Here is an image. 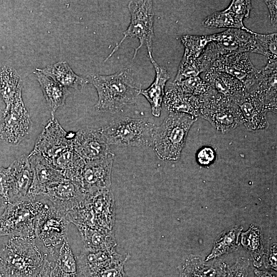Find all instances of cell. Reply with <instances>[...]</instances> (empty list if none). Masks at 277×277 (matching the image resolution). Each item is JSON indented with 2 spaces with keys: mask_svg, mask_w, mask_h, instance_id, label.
Masks as SVG:
<instances>
[{
  "mask_svg": "<svg viewBox=\"0 0 277 277\" xmlns=\"http://www.w3.org/2000/svg\"><path fill=\"white\" fill-rule=\"evenodd\" d=\"M228 268L224 262H207L199 256L190 254L180 264L179 277H225Z\"/></svg>",
  "mask_w": 277,
  "mask_h": 277,
  "instance_id": "obj_22",
  "label": "cell"
},
{
  "mask_svg": "<svg viewBox=\"0 0 277 277\" xmlns=\"http://www.w3.org/2000/svg\"><path fill=\"white\" fill-rule=\"evenodd\" d=\"M84 248L93 250L115 249L117 243L112 230L89 227H77Z\"/></svg>",
  "mask_w": 277,
  "mask_h": 277,
  "instance_id": "obj_29",
  "label": "cell"
},
{
  "mask_svg": "<svg viewBox=\"0 0 277 277\" xmlns=\"http://www.w3.org/2000/svg\"><path fill=\"white\" fill-rule=\"evenodd\" d=\"M242 229V226H233L222 232L215 240L212 251L205 261L236 250L240 245L239 236Z\"/></svg>",
  "mask_w": 277,
  "mask_h": 277,
  "instance_id": "obj_32",
  "label": "cell"
},
{
  "mask_svg": "<svg viewBox=\"0 0 277 277\" xmlns=\"http://www.w3.org/2000/svg\"><path fill=\"white\" fill-rule=\"evenodd\" d=\"M42 196L49 200L54 207L66 215L81 206L88 195L77 183L64 179L49 186Z\"/></svg>",
  "mask_w": 277,
  "mask_h": 277,
  "instance_id": "obj_14",
  "label": "cell"
},
{
  "mask_svg": "<svg viewBox=\"0 0 277 277\" xmlns=\"http://www.w3.org/2000/svg\"><path fill=\"white\" fill-rule=\"evenodd\" d=\"M36 240L11 236L0 252L3 277H45L49 255L41 250Z\"/></svg>",
  "mask_w": 277,
  "mask_h": 277,
  "instance_id": "obj_1",
  "label": "cell"
},
{
  "mask_svg": "<svg viewBox=\"0 0 277 277\" xmlns=\"http://www.w3.org/2000/svg\"><path fill=\"white\" fill-rule=\"evenodd\" d=\"M181 41L184 46V53L181 62H185L199 57L208 44L212 42L210 35H185Z\"/></svg>",
  "mask_w": 277,
  "mask_h": 277,
  "instance_id": "obj_34",
  "label": "cell"
},
{
  "mask_svg": "<svg viewBox=\"0 0 277 277\" xmlns=\"http://www.w3.org/2000/svg\"><path fill=\"white\" fill-rule=\"evenodd\" d=\"M75 132H67L55 118H51L37 137L33 150L50 164L55 159L73 147Z\"/></svg>",
  "mask_w": 277,
  "mask_h": 277,
  "instance_id": "obj_10",
  "label": "cell"
},
{
  "mask_svg": "<svg viewBox=\"0 0 277 277\" xmlns=\"http://www.w3.org/2000/svg\"><path fill=\"white\" fill-rule=\"evenodd\" d=\"M204 78L217 93L231 98L247 91L242 82L225 72L209 69Z\"/></svg>",
  "mask_w": 277,
  "mask_h": 277,
  "instance_id": "obj_27",
  "label": "cell"
},
{
  "mask_svg": "<svg viewBox=\"0 0 277 277\" xmlns=\"http://www.w3.org/2000/svg\"><path fill=\"white\" fill-rule=\"evenodd\" d=\"M232 99L240 108L243 116V124L247 130L255 131L269 126L266 98L259 89L247 91Z\"/></svg>",
  "mask_w": 277,
  "mask_h": 277,
  "instance_id": "obj_12",
  "label": "cell"
},
{
  "mask_svg": "<svg viewBox=\"0 0 277 277\" xmlns=\"http://www.w3.org/2000/svg\"><path fill=\"white\" fill-rule=\"evenodd\" d=\"M148 56L155 70V76L151 85L146 89H142L140 94L150 104L152 115L159 117L165 95V87L167 82L170 79V75L166 69L159 65L153 59L152 54L148 55Z\"/></svg>",
  "mask_w": 277,
  "mask_h": 277,
  "instance_id": "obj_25",
  "label": "cell"
},
{
  "mask_svg": "<svg viewBox=\"0 0 277 277\" xmlns=\"http://www.w3.org/2000/svg\"><path fill=\"white\" fill-rule=\"evenodd\" d=\"M172 84L179 87L184 92L197 96L203 101L216 91L210 84L198 76Z\"/></svg>",
  "mask_w": 277,
  "mask_h": 277,
  "instance_id": "obj_35",
  "label": "cell"
},
{
  "mask_svg": "<svg viewBox=\"0 0 277 277\" xmlns=\"http://www.w3.org/2000/svg\"><path fill=\"white\" fill-rule=\"evenodd\" d=\"M263 262L266 268L276 270V244L273 243L263 255Z\"/></svg>",
  "mask_w": 277,
  "mask_h": 277,
  "instance_id": "obj_42",
  "label": "cell"
},
{
  "mask_svg": "<svg viewBox=\"0 0 277 277\" xmlns=\"http://www.w3.org/2000/svg\"><path fill=\"white\" fill-rule=\"evenodd\" d=\"M70 222L67 216L53 206L46 204L39 215L35 226V236L49 254L54 253L67 238Z\"/></svg>",
  "mask_w": 277,
  "mask_h": 277,
  "instance_id": "obj_8",
  "label": "cell"
},
{
  "mask_svg": "<svg viewBox=\"0 0 277 277\" xmlns=\"http://www.w3.org/2000/svg\"><path fill=\"white\" fill-rule=\"evenodd\" d=\"M255 277H276V273L274 271L260 270L254 269Z\"/></svg>",
  "mask_w": 277,
  "mask_h": 277,
  "instance_id": "obj_44",
  "label": "cell"
},
{
  "mask_svg": "<svg viewBox=\"0 0 277 277\" xmlns=\"http://www.w3.org/2000/svg\"><path fill=\"white\" fill-rule=\"evenodd\" d=\"M22 82L16 70L12 67L0 68V95L6 107L3 112H8Z\"/></svg>",
  "mask_w": 277,
  "mask_h": 277,
  "instance_id": "obj_31",
  "label": "cell"
},
{
  "mask_svg": "<svg viewBox=\"0 0 277 277\" xmlns=\"http://www.w3.org/2000/svg\"><path fill=\"white\" fill-rule=\"evenodd\" d=\"M196 161L202 166H208L214 161L215 152L210 147L205 146L201 148L196 153Z\"/></svg>",
  "mask_w": 277,
  "mask_h": 277,
  "instance_id": "obj_39",
  "label": "cell"
},
{
  "mask_svg": "<svg viewBox=\"0 0 277 277\" xmlns=\"http://www.w3.org/2000/svg\"><path fill=\"white\" fill-rule=\"evenodd\" d=\"M196 120L188 114L170 112L156 127L153 146L157 157L162 161L179 160L189 131Z\"/></svg>",
  "mask_w": 277,
  "mask_h": 277,
  "instance_id": "obj_3",
  "label": "cell"
},
{
  "mask_svg": "<svg viewBox=\"0 0 277 277\" xmlns=\"http://www.w3.org/2000/svg\"><path fill=\"white\" fill-rule=\"evenodd\" d=\"M210 69L225 72L234 77L244 84L247 91L256 85L259 72L247 52L220 55Z\"/></svg>",
  "mask_w": 277,
  "mask_h": 277,
  "instance_id": "obj_15",
  "label": "cell"
},
{
  "mask_svg": "<svg viewBox=\"0 0 277 277\" xmlns=\"http://www.w3.org/2000/svg\"><path fill=\"white\" fill-rule=\"evenodd\" d=\"M250 260L244 256L239 257L234 264L228 267L225 277H247Z\"/></svg>",
  "mask_w": 277,
  "mask_h": 277,
  "instance_id": "obj_37",
  "label": "cell"
},
{
  "mask_svg": "<svg viewBox=\"0 0 277 277\" xmlns=\"http://www.w3.org/2000/svg\"><path fill=\"white\" fill-rule=\"evenodd\" d=\"M2 274H1V271H0V277H2Z\"/></svg>",
  "mask_w": 277,
  "mask_h": 277,
  "instance_id": "obj_45",
  "label": "cell"
},
{
  "mask_svg": "<svg viewBox=\"0 0 277 277\" xmlns=\"http://www.w3.org/2000/svg\"><path fill=\"white\" fill-rule=\"evenodd\" d=\"M203 25L211 29L227 28L247 30L240 19L228 7L223 11L215 12L207 16L202 22Z\"/></svg>",
  "mask_w": 277,
  "mask_h": 277,
  "instance_id": "obj_33",
  "label": "cell"
},
{
  "mask_svg": "<svg viewBox=\"0 0 277 277\" xmlns=\"http://www.w3.org/2000/svg\"><path fill=\"white\" fill-rule=\"evenodd\" d=\"M86 203L91 210L98 227L112 230L115 221V205L111 189L88 195Z\"/></svg>",
  "mask_w": 277,
  "mask_h": 277,
  "instance_id": "obj_21",
  "label": "cell"
},
{
  "mask_svg": "<svg viewBox=\"0 0 277 277\" xmlns=\"http://www.w3.org/2000/svg\"><path fill=\"white\" fill-rule=\"evenodd\" d=\"M220 54L214 42L208 44L200 55L188 62H181L173 83H176L190 77L197 76L210 69Z\"/></svg>",
  "mask_w": 277,
  "mask_h": 277,
  "instance_id": "obj_24",
  "label": "cell"
},
{
  "mask_svg": "<svg viewBox=\"0 0 277 277\" xmlns=\"http://www.w3.org/2000/svg\"><path fill=\"white\" fill-rule=\"evenodd\" d=\"M2 277H3V276Z\"/></svg>",
  "mask_w": 277,
  "mask_h": 277,
  "instance_id": "obj_46",
  "label": "cell"
},
{
  "mask_svg": "<svg viewBox=\"0 0 277 277\" xmlns=\"http://www.w3.org/2000/svg\"><path fill=\"white\" fill-rule=\"evenodd\" d=\"M125 263L117 264L104 269L93 277H127L124 269Z\"/></svg>",
  "mask_w": 277,
  "mask_h": 277,
  "instance_id": "obj_41",
  "label": "cell"
},
{
  "mask_svg": "<svg viewBox=\"0 0 277 277\" xmlns=\"http://www.w3.org/2000/svg\"><path fill=\"white\" fill-rule=\"evenodd\" d=\"M90 82L98 94L95 105L96 111L116 113L134 103L142 90L141 84L129 69L102 75H92Z\"/></svg>",
  "mask_w": 277,
  "mask_h": 277,
  "instance_id": "obj_2",
  "label": "cell"
},
{
  "mask_svg": "<svg viewBox=\"0 0 277 277\" xmlns=\"http://www.w3.org/2000/svg\"><path fill=\"white\" fill-rule=\"evenodd\" d=\"M34 73L40 85L44 96L50 110L51 118H54L57 109L64 106L66 100L70 94L67 88L35 69Z\"/></svg>",
  "mask_w": 277,
  "mask_h": 277,
  "instance_id": "obj_28",
  "label": "cell"
},
{
  "mask_svg": "<svg viewBox=\"0 0 277 277\" xmlns=\"http://www.w3.org/2000/svg\"><path fill=\"white\" fill-rule=\"evenodd\" d=\"M36 70L67 88L71 87L78 90L89 83L88 79L76 74L66 61Z\"/></svg>",
  "mask_w": 277,
  "mask_h": 277,
  "instance_id": "obj_26",
  "label": "cell"
},
{
  "mask_svg": "<svg viewBox=\"0 0 277 277\" xmlns=\"http://www.w3.org/2000/svg\"><path fill=\"white\" fill-rule=\"evenodd\" d=\"M164 102L170 112L190 114L197 118L203 102L200 97L184 92L177 86L172 84L165 92Z\"/></svg>",
  "mask_w": 277,
  "mask_h": 277,
  "instance_id": "obj_23",
  "label": "cell"
},
{
  "mask_svg": "<svg viewBox=\"0 0 277 277\" xmlns=\"http://www.w3.org/2000/svg\"><path fill=\"white\" fill-rule=\"evenodd\" d=\"M156 127L148 118L121 116L101 129L109 145L146 148L153 145Z\"/></svg>",
  "mask_w": 277,
  "mask_h": 277,
  "instance_id": "obj_4",
  "label": "cell"
},
{
  "mask_svg": "<svg viewBox=\"0 0 277 277\" xmlns=\"http://www.w3.org/2000/svg\"><path fill=\"white\" fill-rule=\"evenodd\" d=\"M128 9L131 16L129 25L123 33V37L113 48L105 61L112 56L128 37L136 38L140 42L139 46L135 49L133 59L142 46L146 47L148 55L152 54L154 37L152 1H131L128 4Z\"/></svg>",
  "mask_w": 277,
  "mask_h": 277,
  "instance_id": "obj_6",
  "label": "cell"
},
{
  "mask_svg": "<svg viewBox=\"0 0 277 277\" xmlns=\"http://www.w3.org/2000/svg\"><path fill=\"white\" fill-rule=\"evenodd\" d=\"M200 116L223 133L243 124V116L236 104L231 98L216 91L203 101Z\"/></svg>",
  "mask_w": 277,
  "mask_h": 277,
  "instance_id": "obj_7",
  "label": "cell"
},
{
  "mask_svg": "<svg viewBox=\"0 0 277 277\" xmlns=\"http://www.w3.org/2000/svg\"><path fill=\"white\" fill-rule=\"evenodd\" d=\"M10 184L8 200L14 203L28 200V194L33 179V174L28 155L23 154L14 160L9 166Z\"/></svg>",
  "mask_w": 277,
  "mask_h": 277,
  "instance_id": "obj_19",
  "label": "cell"
},
{
  "mask_svg": "<svg viewBox=\"0 0 277 277\" xmlns=\"http://www.w3.org/2000/svg\"><path fill=\"white\" fill-rule=\"evenodd\" d=\"M253 35L265 51L268 61H277L276 33L261 34L253 32Z\"/></svg>",
  "mask_w": 277,
  "mask_h": 277,
  "instance_id": "obj_36",
  "label": "cell"
},
{
  "mask_svg": "<svg viewBox=\"0 0 277 277\" xmlns=\"http://www.w3.org/2000/svg\"><path fill=\"white\" fill-rule=\"evenodd\" d=\"M270 16V21L271 24L275 28L277 26V1H265Z\"/></svg>",
  "mask_w": 277,
  "mask_h": 277,
  "instance_id": "obj_43",
  "label": "cell"
},
{
  "mask_svg": "<svg viewBox=\"0 0 277 277\" xmlns=\"http://www.w3.org/2000/svg\"><path fill=\"white\" fill-rule=\"evenodd\" d=\"M28 158L33 174L29 200L42 195L49 186L65 179L62 173L53 167L39 153L32 150Z\"/></svg>",
  "mask_w": 277,
  "mask_h": 277,
  "instance_id": "obj_18",
  "label": "cell"
},
{
  "mask_svg": "<svg viewBox=\"0 0 277 277\" xmlns=\"http://www.w3.org/2000/svg\"><path fill=\"white\" fill-rule=\"evenodd\" d=\"M46 204L36 199L14 203L4 202V210L0 215V236L36 239V221Z\"/></svg>",
  "mask_w": 277,
  "mask_h": 277,
  "instance_id": "obj_5",
  "label": "cell"
},
{
  "mask_svg": "<svg viewBox=\"0 0 277 277\" xmlns=\"http://www.w3.org/2000/svg\"><path fill=\"white\" fill-rule=\"evenodd\" d=\"M10 184V172L9 167L4 168L0 165V195L5 201L8 200Z\"/></svg>",
  "mask_w": 277,
  "mask_h": 277,
  "instance_id": "obj_40",
  "label": "cell"
},
{
  "mask_svg": "<svg viewBox=\"0 0 277 277\" xmlns=\"http://www.w3.org/2000/svg\"><path fill=\"white\" fill-rule=\"evenodd\" d=\"M73 147L86 163L104 159L112 153L101 128L80 129L75 132Z\"/></svg>",
  "mask_w": 277,
  "mask_h": 277,
  "instance_id": "obj_16",
  "label": "cell"
},
{
  "mask_svg": "<svg viewBox=\"0 0 277 277\" xmlns=\"http://www.w3.org/2000/svg\"><path fill=\"white\" fill-rule=\"evenodd\" d=\"M210 35L212 42L217 48L220 55H229L243 52H253L266 56V53L253 35L247 29H228Z\"/></svg>",
  "mask_w": 277,
  "mask_h": 277,
  "instance_id": "obj_11",
  "label": "cell"
},
{
  "mask_svg": "<svg viewBox=\"0 0 277 277\" xmlns=\"http://www.w3.org/2000/svg\"><path fill=\"white\" fill-rule=\"evenodd\" d=\"M241 242L245 250L252 257L253 265L260 267L264 255V242L262 229L259 225L252 224L249 229L241 234Z\"/></svg>",
  "mask_w": 277,
  "mask_h": 277,
  "instance_id": "obj_30",
  "label": "cell"
},
{
  "mask_svg": "<svg viewBox=\"0 0 277 277\" xmlns=\"http://www.w3.org/2000/svg\"><path fill=\"white\" fill-rule=\"evenodd\" d=\"M114 154L106 157L86 162L78 184L88 195H92L110 189L111 172Z\"/></svg>",
  "mask_w": 277,
  "mask_h": 277,
  "instance_id": "obj_13",
  "label": "cell"
},
{
  "mask_svg": "<svg viewBox=\"0 0 277 277\" xmlns=\"http://www.w3.org/2000/svg\"><path fill=\"white\" fill-rule=\"evenodd\" d=\"M49 255L45 277H79L76 258L66 239L54 253Z\"/></svg>",
  "mask_w": 277,
  "mask_h": 277,
  "instance_id": "obj_20",
  "label": "cell"
},
{
  "mask_svg": "<svg viewBox=\"0 0 277 277\" xmlns=\"http://www.w3.org/2000/svg\"><path fill=\"white\" fill-rule=\"evenodd\" d=\"M129 258V254H119L115 249L93 250L83 247L76 260L79 272L85 277H93L104 269L125 264Z\"/></svg>",
  "mask_w": 277,
  "mask_h": 277,
  "instance_id": "obj_17",
  "label": "cell"
},
{
  "mask_svg": "<svg viewBox=\"0 0 277 277\" xmlns=\"http://www.w3.org/2000/svg\"><path fill=\"white\" fill-rule=\"evenodd\" d=\"M228 7L236 16L243 21L244 18L250 17L252 8L251 2L245 0H233L229 4Z\"/></svg>",
  "mask_w": 277,
  "mask_h": 277,
  "instance_id": "obj_38",
  "label": "cell"
},
{
  "mask_svg": "<svg viewBox=\"0 0 277 277\" xmlns=\"http://www.w3.org/2000/svg\"><path fill=\"white\" fill-rule=\"evenodd\" d=\"M22 86L7 112H3L0 122V140L16 145L29 132L32 122L22 98Z\"/></svg>",
  "mask_w": 277,
  "mask_h": 277,
  "instance_id": "obj_9",
  "label": "cell"
}]
</instances>
